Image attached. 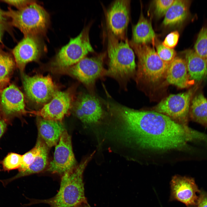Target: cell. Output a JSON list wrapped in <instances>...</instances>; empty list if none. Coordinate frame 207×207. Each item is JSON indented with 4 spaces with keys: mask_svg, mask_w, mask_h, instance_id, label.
Returning a JSON list of instances; mask_svg holds the SVG:
<instances>
[{
    "mask_svg": "<svg viewBox=\"0 0 207 207\" xmlns=\"http://www.w3.org/2000/svg\"><path fill=\"white\" fill-rule=\"evenodd\" d=\"M117 124V135L138 155L151 158L189 147L196 139L195 130L180 125L155 111H140L122 105H110Z\"/></svg>",
    "mask_w": 207,
    "mask_h": 207,
    "instance_id": "1",
    "label": "cell"
},
{
    "mask_svg": "<svg viewBox=\"0 0 207 207\" xmlns=\"http://www.w3.org/2000/svg\"><path fill=\"white\" fill-rule=\"evenodd\" d=\"M94 153L85 157L74 170L62 175L60 189L55 196L46 200L30 199L27 205L43 203L48 204L50 207H76L87 203L85 194L83 173Z\"/></svg>",
    "mask_w": 207,
    "mask_h": 207,
    "instance_id": "2",
    "label": "cell"
},
{
    "mask_svg": "<svg viewBox=\"0 0 207 207\" xmlns=\"http://www.w3.org/2000/svg\"><path fill=\"white\" fill-rule=\"evenodd\" d=\"M108 29V68L106 76L115 79L120 85L131 77L135 71V55L128 40H120Z\"/></svg>",
    "mask_w": 207,
    "mask_h": 207,
    "instance_id": "3",
    "label": "cell"
},
{
    "mask_svg": "<svg viewBox=\"0 0 207 207\" xmlns=\"http://www.w3.org/2000/svg\"><path fill=\"white\" fill-rule=\"evenodd\" d=\"M5 13L10 19L12 25L20 30L24 36L43 34L48 26L49 14L36 1L17 10L9 8Z\"/></svg>",
    "mask_w": 207,
    "mask_h": 207,
    "instance_id": "4",
    "label": "cell"
},
{
    "mask_svg": "<svg viewBox=\"0 0 207 207\" xmlns=\"http://www.w3.org/2000/svg\"><path fill=\"white\" fill-rule=\"evenodd\" d=\"M90 26L85 27L77 36L71 38L60 49L50 63L53 68L60 71L76 64L88 53L94 51L90 41Z\"/></svg>",
    "mask_w": 207,
    "mask_h": 207,
    "instance_id": "5",
    "label": "cell"
},
{
    "mask_svg": "<svg viewBox=\"0 0 207 207\" xmlns=\"http://www.w3.org/2000/svg\"><path fill=\"white\" fill-rule=\"evenodd\" d=\"M138 59V76L154 84L166 77L169 65L163 61L154 49L147 44L130 42Z\"/></svg>",
    "mask_w": 207,
    "mask_h": 207,
    "instance_id": "6",
    "label": "cell"
},
{
    "mask_svg": "<svg viewBox=\"0 0 207 207\" xmlns=\"http://www.w3.org/2000/svg\"><path fill=\"white\" fill-rule=\"evenodd\" d=\"M104 55L101 54L91 57H85L74 65L63 71L76 78L94 94L95 84L99 78L106 76L103 67Z\"/></svg>",
    "mask_w": 207,
    "mask_h": 207,
    "instance_id": "7",
    "label": "cell"
},
{
    "mask_svg": "<svg viewBox=\"0 0 207 207\" xmlns=\"http://www.w3.org/2000/svg\"><path fill=\"white\" fill-rule=\"evenodd\" d=\"M194 89L172 94L162 99L155 108V111L168 116L176 123L188 126L190 101Z\"/></svg>",
    "mask_w": 207,
    "mask_h": 207,
    "instance_id": "8",
    "label": "cell"
},
{
    "mask_svg": "<svg viewBox=\"0 0 207 207\" xmlns=\"http://www.w3.org/2000/svg\"><path fill=\"white\" fill-rule=\"evenodd\" d=\"M21 76L23 88L27 98L33 102L45 104L52 99L57 91L51 77L36 75L29 76L23 72Z\"/></svg>",
    "mask_w": 207,
    "mask_h": 207,
    "instance_id": "9",
    "label": "cell"
},
{
    "mask_svg": "<svg viewBox=\"0 0 207 207\" xmlns=\"http://www.w3.org/2000/svg\"><path fill=\"white\" fill-rule=\"evenodd\" d=\"M77 166L72 150L71 137L65 129L56 145L53 159L47 170L52 173L62 175L67 172L74 170Z\"/></svg>",
    "mask_w": 207,
    "mask_h": 207,
    "instance_id": "10",
    "label": "cell"
},
{
    "mask_svg": "<svg viewBox=\"0 0 207 207\" xmlns=\"http://www.w3.org/2000/svg\"><path fill=\"white\" fill-rule=\"evenodd\" d=\"M73 111L82 122L88 124L99 123L106 115L101 101L91 93L80 94L74 104Z\"/></svg>",
    "mask_w": 207,
    "mask_h": 207,
    "instance_id": "11",
    "label": "cell"
},
{
    "mask_svg": "<svg viewBox=\"0 0 207 207\" xmlns=\"http://www.w3.org/2000/svg\"><path fill=\"white\" fill-rule=\"evenodd\" d=\"M130 1L117 0L112 2L106 13L107 28L116 38L124 40L130 17Z\"/></svg>",
    "mask_w": 207,
    "mask_h": 207,
    "instance_id": "12",
    "label": "cell"
},
{
    "mask_svg": "<svg viewBox=\"0 0 207 207\" xmlns=\"http://www.w3.org/2000/svg\"><path fill=\"white\" fill-rule=\"evenodd\" d=\"M0 109L2 117L7 123L14 117L26 113L23 93L11 84L0 93Z\"/></svg>",
    "mask_w": 207,
    "mask_h": 207,
    "instance_id": "13",
    "label": "cell"
},
{
    "mask_svg": "<svg viewBox=\"0 0 207 207\" xmlns=\"http://www.w3.org/2000/svg\"><path fill=\"white\" fill-rule=\"evenodd\" d=\"M72 100L69 91L57 90L50 101L41 109L30 112L45 120L62 122L71 107Z\"/></svg>",
    "mask_w": 207,
    "mask_h": 207,
    "instance_id": "14",
    "label": "cell"
},
{
    "mask_svg": "<svg viewBox=\"0 0 207 207\" xmlns=\"http://www.w3.org/2000/svg\"><path fill=\"white\" fill-rule=\"evenodd\" d=\"M170 200H177L184 204L187 207L197 205L200 190L193 178L177 175L170 183Z\"/></svg>",
    "mask_w": 207,
    "mask_h": 207,
    "instance_id": "15",
    "label": "cell"
},
{
    "mask_svg": "<svg viewBox=\"0 0 207 207\" xmlns=\"http://www.w3.org/2000/svg\"><path fill=\"white\" fill-rule=\"evenodd\" d=\"M42 51V45L37 36H27L14 48L12 53L16 66L22 72L28 63L39 58Z\"/></svg>",
    "mask_w": 207,
    "mask_h": 207,
    "instance_id": "16",
    "label": "cell"
},
{
    "mask_svg": "<svg viewBox=\"0 0 207 207\" xmlns=\"http://www.w3.org/2000/svg\"><path fill=\"white\" fill-rule=\"evenodd\" d=\"M165 77L168 83L182 89L194 83L190 78L185 60L179 57H176L169 65Z\"/></svg>",
    "mask_w": 207,
    "mask_h": 207,
    "instance_id": "17",
    "label": "cell"
},
{
    "mask_svg": "<svg viewBox=\"0 0 207 207\" xmlns=\"http://www.w3.org/2000/svg\"><path fill=\"white\" fill-rule=\"evenodd\" d=\"M39 135L48 147L56 145L65 129L62 122L39 118L37 120Z\"/></svg>",
    "mask_w": 207,
    "mask_h": 207,
    "instance_id": "18",
    "label": "cell"
},
{
    "mask_svg": "<svg viewBox=\"0 0 207 207\" xmlns=\"http://www.w3.org/2000/svg\"><path fill=\"white\" fill-rule=\"evenodd\" d=\"M190 3L189 0H174L165 15L163 25L172 27L181 24L188 16Z\"/></svg>",
    "mask_w": 207,
    "mask_h": 207,
    "instance_id": "19",
    "label": "cell"
},
{
    "mask_svg": "<svg viewBox=\"0 0 207 207\" xmlns=\"http://www.w3.org/2000/svg\"><path fill=\"white\" fill-rule=\"evenodd\" d=\"M188 74L190 79L200 81L207 76V63L192 49L185 52Z\"/></svg>",
    "mask_w": 207,
    "mask_h": 207,
    "instance_id": "20",
    "label": "cell"
},
{
    "mask_svg": "<svg viewBox=\"0 0 207 207\" xmlns=\"http://www.w3.org/2000/svg\"><path fill=\"white\" fill-rule=\"evenodd\" d=\"M155 37L151 22L141 12L138 22L133 27L131 42L136 44H147L154 42Z\"/></svg>",
    "mask_w": 207,
    "mask_h": 207,
    "instance_id": "21",
    "label": "cell"
},
{
    "mask_svg": "<svg viewBox=\"0 0 207 207\" xmlns=\"http://www.w3.org/2000/svg\"><path fill=\"white\" fill-rule=\"evenodd\" d=\"M189 118L207 128V99L202 93L196 95L192 100Z\"/></svg>",
    "mask_w": 207,
    "mask_h": 207,
    "instance_id": "22",
    "label": "cell"
},
{
    "mask_svg": "<svg viewBox=\"0 0 207 207\" xmlns=\"http://www.w3.org/2000/svg\"><path fill=\"white\" fill-rule=\"evenodd\" d=\"M15 64L11 55L0 50V93L9 82Z\"/></svg>",
    "mask_w": 207,
    "mask_h": 207,
    "instance_id": "23",
    "label": "cell"
},
{
    "mask_svg": "<svg viewBox=\"0 0 207 207\" xmlns=\"http://www.w3.org/2000/svg\"><path fill=\"white\" fill-rule=\"evenodd\" d=\"M48 147L43 141L40 152L34 162L26 170L19 172L14 178L39 172L45 169L48 164Z\"/></svg>",
    "mask_w": 207,
    "mask_h": 207,
    "instance_id": "24",
    "label": "cell"
},
{
    "mask_svg": "<svg viewBox=\"0 0 207 207\" xmlns=\"http://www.w3.org/2000/svg\"><path fill=\"white\" fill-rule=\"evenodd\" d=\"M43 141L38 135L34 147L31 150L22 155L21 164L18 168L19 172L26 170L34 162L40 152Z\"/></svg>",
    "mask_w": 207,
    "mask_h": 207,
    "instance_id": "25",
    "label": "cell"
},
{
    "mask_svg": "<svg viewBox=\"0 0 207 207\" xmlns=\"http://www.w3.org/2000/svg\"><path fill=\"white\" fill-rule=\"evenodd\" d=\"M194 50L207 63V26L200 30L194 45Z\"/></svg>",
    "mask_w": 207,
    "mask_h": 207,
    "instance_id": "26",
    "label": "cell"
},
{
    "mask_svg": "<svg viewBox=\"0 0 207 207\" xmlns=\"http://www.w3.org/2000/svg\"><path fill=\"white\" fill-rule=\"evenodd\" d=\"M22 160V155L14 153H9L2 161L4 170H10L19 168L21 164Z\"/></svg>",
    "mask_w": 207,
    "mask_h": 207,
    "instance_id": "27",
    "label": "cell"
},
{
    "mask_svg": "<svg viewBox=\"0 0 207 207\" xmlns=\"http://www.w3.org/2000/svg\"><path fill=\"white\" fill-rule=\"evenodd\" d=\"M156 53L161 60L169 65L176 57V52L174 49L167 48L162 43L156 45Z\"/></svg>",
    "mask_w": 207,
    "mask_h": 207,
    "instance_id": "28",
    "label": "cell"
},
{
    "mask_svg": "<svg viewBox=\"0 0 207 207\" xmlns=\"http://www.w3.org/2000/svg\"><path fill=\"white\" fill-rule=\"evenodd\" d=\"M174 0H156L154 1L155 13L158 17L165 15Z\"/></svg>",
    "mask_w": 207,
    "mask_h": 207,
    "instance_id": "29",
    "label": "cell"
},
{
    "mask_svg": "<svg viewBox=\"0 0 207 207\" xmlns=\"http://www.w3.org/2000/svg\"><path fill=\"white\" fill-rule=\"evenodd\" d=\"M179 34L177 31H172L165 38L162 44L165 47L170 49H173L178 42Z\"/></svg>",
    "mask_w": 207,
    "mask_h": 207,
    "instance_id": "30",
    "label": "cell"
},
{
    "mask_svg": "<svg viewBox=\"0 0 207 207\" xmlns=\"http://www.w3.org/2000/svg\"><path fill=\"white\" fill-rule=\"evenodd\" d=\"M9 5L14 6L19 9H22L29 4L35 2L33 0H4L1 1Z\"/></svg>",
    "mask_w": 207,
    "mask_h": 207,
    "instance_id": "31",
    "label": "cell"
},
{
    "mask_svg": "<svg viewBox=\"0 0 207 207\" xmlns=\"http://www.w3.org/2000/svg\"><path fill=\"white\" fill-rule=\"evenodd\" d=\"M196 205L197 207H207V192L200 191Z\"/></svg>",
    "mask_w": 207,
    "mask_h": 207,
    "instance_id": "32",
    "label": "cell"
},
{
    "mask_svg": "<svg viewBox=\"0 0 207 207\" xmlns=\"http://www.w3.org/2000/svg\"><path fill=\"white\" fill-rule=\"evenodd\" d=\"M7 126V123L0 116V138L5 132Z\"/></svg>",
    "mask_w": 207,
    "mask_h": 207,
    "instance_id": "33",
    "label": "cell"
},
{
    "mask_svg": "<svg viewBox=\"0 0 207 207\" xmlns=\"http://www.w3.org/2000/svg\"><path fill=\"white\" fill-rule=\"evenodd\" d=\"M6 16L5 12H3L0 8V22L3 23L6 20Z\"/></svg>",
    "mask_w": 207,
    "mask_h": 207,
    "instance_id": "34",
    "label": "cell"
},
{
    "mask_svg": "<svg viewBox=\"0 0 207 207\" xmlns=\"http://www.w3.org/2000/svg\"><path fill=\"white\" fill-rule=\"evenodd\" d=\"M4 28L3 24L0 22V42L2 37L4 30Z\"/></svg>",
    "mask_w": 207,
    "mask_h": 207,
    "instance_id": "35",
    "label": "cell"
},
{
    "mask_svg": "<svg viewBox=\"0 0 207 207\" xmlns=\"http://www.w3.org/2000/svg\"><path fill=\"white\" fill-rule=\"evenodd\" d=\"M76 207H91L88 203L82 204Z\"/></svg>",
    "mask_w": 207,
    "mask_h": 207,
    "instance_id": "36",
    "label": "cell"
},
{
    "mask_svg": "<svg viewBox=\"0 0 207 207\" xmlns=\"http://www.w3.org/2000/svg\"></svg>",
    "mask_w": 207,
    "mask_h": 207,
    "instance_id": "37",
    "label": "cell"
}]
</instances>
